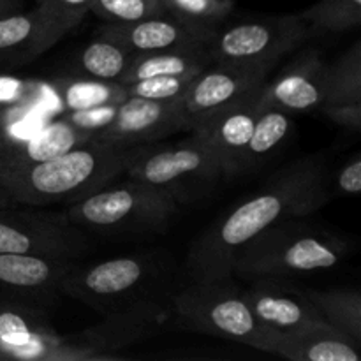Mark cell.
<instances>
[{
  "label": "cell",
  "mask_w": 361,
  "mask_h": 361,
  "mask_svg": "<svg viewBox=\"0 0 361 361\" xmlns=\"http://www.w3.org/2000/svg\"><path fill=\"white\" fill-rule=\"evenodd\" d=\"M94 0H39L35 13L41 16L53 42L66 37L92 9Z\"/></svg>",
  "instance_id": "obj_29"
},
{
  "label": "cell",
  "mask_w": 361,
  "mask_h": 361,
  "mask_svg": "<svg viewBox=\"0 0 361 361\" xmlns=\"http://www.w3.org/2000/svg\"><path fill=\"white\" fill-rule=\"evenodd\" d=\"M4 123H6V113H4V108H0V130L4 129Z\"/></svg>",
  "instance_id": "obj_37"
},
{
  "label": "cell",
  "mask_w": 361,
  "mask_h": 361,
  "mask_svg": "<svg viewBox=\"0 0 361 361\" xmlns=\"http://www.w3.org/2000/svg\"><path fill=\"white\" fill-rule=\"evenodd\" d=\"M344 243L296 219H284L250 240L233 257V274L243 279L279 277L326 270L341 263Z\"/></svg>",
  "instance_id": "obj_3"
},
{
  "label": "cell",
  "mask_w": 361,
  "mask_h": 361,
  "mask_svg": "<svg viewBox=\"0 0 361 361\" xmlns=\"http://www.w3.org/2000/svg\"><path fill=\"white\" fill-rule=\"evenodd\" d=\"M116 108H118V102L97 106V108L81 109V111H66L62 118L71 127H74L78 133L83 134L85 137L95 140L113 122L116 115Z\"/></svg>",
  "instance_id": "obj_33"
},
{
  "label": "cell",
  "mask_w": 361,
  "mask_h": 361,
  "mask_svg": "<svg viewBox=\"0 0 361 361\" xmlns=\"http://www.w3.org/2000/svg\"><path fill=\"white\" fill-rule=\"evenodd\" d=\"M178 130H187V123L176 101H152V99L127 95L118 102L116 115L95 140L101 143L140 147L154 143Z\"/></svg>",
  "instance_id": "obj_13"
},
{
  "label": "cell",
  "mask_w": 361,
  "mask_h": 361,
  "mask_svg": "<svg viewBox=\"0 0 361 361\" xmlns=\"http://www.w3.org/2000/svg\"><path fill=\"white\" fill-rule=\"evenodd\" d=\"M330 66L317 49H309L286 67L275 81L257 92V106H274L284 111L321 109L326 97Z\"/></svg>",
  "instance_id": "obj_15"
},
{
  "label": "cell",
  "mask_w": 361,
  "mask_h": 361,
  "mask_svg": "<svg viewBox=\"0 0 361 361\" xmlns=\"http://www.w3.org/2000/svg\"><path fill=\"white\" fill-rule=\"evenodd\" d=\"M20 210L16 207L0 208V254L71 259L90 250V240L67 222L63 214Z\"/></svg>",
  "instance_id": "obj_10"
},
{
  "label": "cell",
  "mask_w": 361,
  "mask_h": 361,
  "mask_svg": "<svg viewBox=\"0 0 361 361\" xmlns=\"http://www.w3.org/2000/svg\"><path fill=\"white\" fill-rule=\"evenodd\" d=\"M76 261L0 254V303H23L49 310L56 302L60 284Z\"/></svg>",
  "instance_id": "obj_12"
},
{
  "label": "cell",
  "mask_w": 361,
  "mask_h": 361,
  "mask_svg": "<svg viewBox=\"0 0 361 361\" xmlns=\"http://www.w3.org/2000/svg\"><path fill=\"white\" fill-rule=\"evenodd\" d=\"M85 141H88V137L78 133L63 118L46 123L27 140H11L0 134V176L66 154Z\"/></svg>",
  "instance_id": "obj_19"
},
{
  "label": "cell",
  "mask_w": 361,
  "mask_h": 361,
  "mask_svg": "<svg viewBox=\"0 0 361 361\" xmlns=\"http://www.w3.org/2000/svg\"><path fill=\"white\" fill-rule=\"evenodd\" d=\"M171 307L175 326L242 342L257 351L271 353L279 335L250 312L238 289L228 286V281L192 282L171 296Z\"/></svg>",
  "instance_id": "obj_5"
},
{
  "label": "cell",
  "mask_w": 361,
  "mask_h": 361,
  "mask_svg": "<svg viewBox=\"0 0 361 361\" xmlns=\"http://www.w3.org/2000/svg\"><path fill=\"white\" fill-rule=\"evenodd\" d=\"M337 190L348 196H356L361 192V159L353 157L337 176Z\"/></svg>",
  "instance_id": "obj_34"
},
{
  "label": "cell",
  "mask_w": 361,
  "mask_h": 361,
  "mask_svg": "<svg viewBox=\"0 0 361 361\" xmlns=\"http://www.w3.org/2000/svg\"><path fill=\"white\" fill-rule=\"evenodd\" d=\"M257 281L259 282L252 288L240 291V296L250 312L267 328L277 334H296L326 324L303 289L289 288L263 279Z\"/></svg>",
  "instance_id": "obj_17"
},
{
  "label": "cell",
  "mask_w": 361,
  "mask_h": 361,
  "mask_svg": "<svg viewBox=\"0 0 361 361\" xmlns=\"http://www.w3.org/2000/svg\"><path fill=\"white\" fill-rule=\"evenodd\" d=\"M166 13L200 27L217 30L233 11V2L221 0H161Z\"/></svg>",
  "instance_id": "obj_31"
},
{
  "label": "cell",
  "mask_w": 361,
  "mask_h": 361,
  "mask_svg": "<svg viewBox=\"0 0 361 361\" xmlns=\"http://www.w3.org/2000/svg\"><path fill=\"white\" fill-rule=\"evenodd\" d=\"M6 207H16V203L11 200L9 194H7L6 190L2 189V185H0V208H6Z\"/></svg>",
  "instance_id": "obj_36"
},
{
  "label": "cell",
  "mask_w": 361,
  "mask_h": 361,
  "mask_svg": "<svg viewBox=\"0 0 361 361\" xmlns=\"http://www.w3.org/2000/svg\"><path fill=\"white\" fill-rule=\"evenodd\" d=\"M92 13L106 25H127L166 14L161 0H94Z\"/></svg>",
  "instance_id": "obj_30"
},
{
  "label": "cell",
  "mask_w": 361,
  "mask_h": 361,
  "mask_svg": "<svg viewBox=\"0 0 361 361\" xmlns=\"http://www.w3.org/2000/svg\"><path fill=\"white\" fill-rule=\"evenodd\" d=\"M270 66L212 62L190 81L180 97V111L187 130L207 116L250 97L264 85Z\"/></svg>",
  "instance_id": "obj_11"
},
{
  "label": "cell",
  "mask_w": 361,
  "mask_h": 361,
  "mask_svg": "<svg viewBox=\"0 0 361 361\" xmlns=\"http://www.w3.org/2000/svg\"><path fill=\"white\" fill-rule=\"evenodd\" d=\"M51 46L55 42L35 9L0 16V66L30 62Z\"/></svg>",
  "instance_id": "obj_22"
},
{
  "label": "cell",
  "mask_w": 361,
  "mask_h": 361,
  "mask_svg": "<svg viewBox=\"0 0 361 361\" xmlns=\"http://www.w3.org/2000/svg\"><path fill=\"white\" fill-rule=\"evenodd\" d=\"M164 194L127 176L126 182L104 185L69 204L66 219L78 229L99 233H130L162 229L176 212Z\"/></svg>",
  "instance_id": "obj_6"
},
{
  "label": "cell",
  "mask_w": 361,
  "mask_h": 361,
  "mask_svg": "<svg viewBox=\"0 0 361 361\" xmlns=\"http://www.w3.org/2000/svg\"><path fill=\"white\" fill-rule=\"evenodd\" d=\"M324 323L361 345V295L355 289H303Z\"/></svg>",
  "instance_id": "obj_26"
},
{
  "label": "cell",
  "mask_w": 361,
  "mask_h": 361,
  "mask_svg": "<svg viewBox=\"0 0 361 361\" xmlns=\"http://www.w3.org/2000/svg\"><path fill=\"white\" fill-rule=\"evenodd\" d=\"M214 62L208 46L201 48L168 49V51L137 53L127 67L126 74L120 78V85L154 76H183V74H200Z\"/></svg>",
  "instance_id": "obj_23"
},
{
  "label": "cell",
  "mask_w": 361,
  "mask_h": 361,
  "mask_svg": "<svg viewBox=\"0 0 361 361\" xmlns=\"http://www.w3.org/2000/svg\"><path fill=\"white\" fill-rule=\"evenodd\" d=\"M215 30L187 23L173 14L147 18L127 25H102L97 35L113 39L130 53H155L168 49L201 48L210 44Z\"/></svg>",
  "instance_id": "obj_16"
},
{
  "label": "cell",
  "mask_w": 361,
  "mask_h": 361,
  "mask_svg": "<svg viewBox=\"0 0 361 361\" xmlns=\"http://www.w3.org/2000/svg\"><path fill=\"white\" fill-rule=\"evenodd\" d=\"M321 111L335 123L358 130L361 126V44L356 41L328 73Z\"/></svg>",
  "instance_id": "obj_20"
},
{
  "label": "cell",
  "mask_w": 361,
  "mask_h": 361,
  "mask_svg": "<svg viewBox=\"0 0 361 361\" xmlns=\"http://www.w3.org/2000/svg\"><path fill=\"white\" fill-rule=\"evenodd\" d=\"M196 74H183V76H154L134 83L123 85L127 95L133 97L152 99V101H176L185 94L190 81Z\"/></svg>",
  "instance_id": "obj_32"
},
{
  "label": "cell",
  "mask_w": 361,
  "mask_h": 361,
  "mask_svg": "<svg viewBox=\"0 0 361 361\" xmlns=\"http://www.w3.org/2000/svg\"><path fill=\"white\" fill-rule=\"evenodd\" d=\"M133 59L134 53H130L113 39L95 35L94 41L85 46L78 56L76 74L120 83V78L126 74Z\"/></svg>",
  "instance_id": "obj_27"
},
{
  "label": "cell",
  "mask_w": 361,
  "mask_h": 361,
  "mask_svg": "<svg viewBox=\"0 0 361 361\" xmlns=\"http://www.w3.org/2000/svg\"><path fill=\"white\" fill-rule=\"evenodd\" d=\"M0 361H2V356H0Z\"/></svg>",
  "instance_id": "obj_39"
},
{
  "label": "cell",
  "mask_w": 361,
  "mask_h": 361,
  "mask_svg": "<svg viewBox=\"0 0 361 361\" xmlns=\"http://www.w3.org/2000/svg\"><path fill=\"white\" fill-rule=\"evenodd\" d=\"M136 150L88 140L66 154L2 175L0 185L20 207L76 203L122 176Z\"/></svg>",
  "instance_id": "obj_2"
},
{
  "label": "cell",
  "mask_w": 361,
  "mask_h": 361,
  "mask_svg": "<svg viewBox=\"0 0 361 361\" xmlns=\"http://www.w3.org/2000/svg\"><path fill=\"white\" fill-rule=\"evenodd\" d=\"M154 281V263L143 256H122L90 267L74 263L60 293L106 314L147 298Z\"/></svg>",
  "instance_id": "obj_8"
},
{
  "label": "cell",
  "mask_w": 361,
  "mask_h": 361,
  "mask_svg": "<svg viewBox=\"0 0 361 361\" xmlns=\"http://www.w3.org/2000/svg\"><path fill=\"white\" fill-rule=\"evenodd\" d=\"M310 37L309 27L300 14L271 20L243 21L215 30L208 51L214 62L261 63L270 66L295 51Z\"/></svg>",
  "instance_id": "obj_9"
},
{
  "label": "cell",
  "mask_w": 361,
  "mask_h": 361,
  "mask_svg": "<svg viewBox=\"0 0 361 361\" xmlns=\"http://www.w3.org/2000/svg\"><path fill=\"white\" fill-rule=\"evenodd\" d=\"M360 344L330 324L279 334L271 353L295 361H360Z\"/></svg>",
  "instance_id": "obj_21"
},
{
  "label": "cell",
  "mask_w": 361,
  "mask_h": 361,
  "mask_svg": "<svg viewBox=\"0 0 361 361\" xmlns=\"http://www.w3.org/2000/svg\"><path fill=\"white\" fill-rule=\"evenodd\" d=\"M221 2H233V0H221Z\"/></svg>",
  "instance_id": "obj_38"
},
{
  "label": "cell",
  "mask_w": 361,
  "mask_h": 361,
  "mask_svg": "<svg viewBox=\"0 0 361 361\" xmlns=\"http://www.w3.org/2000/svg\"><path fill=\"white\" fill-rule=\"evenodd\" d=\"M300 18L309 27L310 35L341 34L361 23V0H317Z\"/></svg>",
  "instance_id": "obj_28"
},
{
  "label": "cell",
  "mask_w": 361,
  "mask_h": 361,
  "mask_svg": "<svg viewBox=\"0 0 361 361\" xmlns=\"http://www.w3.org/2000/svg\"><path fill=\"white\" fill-rule=\"evenodd\" d=\"M289 130H291V116L288 111L274 106H257L256 122L243 154L240 173L259 168L284 143Z\"/></svg>",
  "instance_id": "obj_25"
},
{
  "label": "cell",
  "mask_w": 361,
  "mask_h": 361,
  "mask_svg": "<svg viewBox=\"0 0 361 361\" xmlns=\"http://www.w3.org/2000/svg\"><path fill=\"white\" fill-rule=\"evenodd\" d=\"M0 356L2 361H62L60 335L48 310L0 303Z\"/></svg>",
  "instance_id": "obj_14"
},
{
  "label": "cell",
  "mask_w": 361,
  "mask_h": 361,
  "mask_svg": "<svg viewBox=\"0 0 361 361\" xmlns=\"http://www.w3.org/2000/svg\"><path fill=\"white\" fill-rule=\"evenodd\" d=\"M21 7H23V0H0V16L18 13Z\"/></svg>",
  "instance_id": "obj_35"
},
{
  "label": "cell",
  "mask_w": 361,
  "mask_h": 361,
  "mask_svg": "<svg viewBox=\"0 0 361 361\" xmlns=\"http://www.w3.org/2000/svg\"><path fill=\"white\" fill-rule=\"evenodd\" d=\"M175 326L171 300L164 302L147 296L130 305L111 310L101 323L73 335H60V360L90 361L111 358L113 353L136 344Z\"/></svg>",
  "instance_id": "obj_7"
},
{
  "label": "cell",
  "mask_w": 361,
  "mask_h": 361,
  "mask_svg": "<svg viewBox=\"0 0 361 361\" xmlns=\"http://www.w3.org/2000/svg\"><path fill=\"white\" fill-rule=\"evenodd\" d=\"M55 95L59 97L63 111H81L104 104H115L127 97L126 87L115 81L94 80V78L69 74L53 78L49 81Z\"/></svg>",
  "instance_id": "obj_24"
},
{
  "label": "cell",
  "mask_w": 361,
  "mask_h": 361,
  "mask_svg": "<svg viewBox=\"0 0 361 361\" xmlns=\"http://www.w3.org/2000/svg\"><path fill=\"white\" fill-rule=\"evenodd\" d=\"M261 90V88H259ZM257 92L236 104L207 116L190 129L221 161L226 176L240 175L242 159L256 122Z\"/></svg>",
  "instance_id": "obj_18"
},
{
  "label": "cell",
  "mask_w": 361,
  "mask_h": 361,
  "mask_svg": "<svg viewBox=\"0 0 361 361\" xmlns=\"http://www.w3.org/2000/svg\"><path fill=\"white\" fill-rule=\"evenodd\" d=\"M330 200L321 164L302 162L219 219L190 247L192 282H221L233 275V257L259 233L284 219H302Z\"/></svg>",
  "instance_id": "obj_1"
},
{
  "label": "cell",
  "mask_w": 361,
  "mask_h": 361,
  "mask_svg": "<svg viewBox=\"0 0 361 361\" xmlns=\"http://www.w3.org/2000/svg\"><path fill=\"white\" fill-rule=\"evenodd\" d=\"M123 175L164 194L176 207L194 203L228 178L217 155L194 134L175 147L141 145Z\"/></svg>",
  "instance_id": "obj_4"
}]
</instances>
